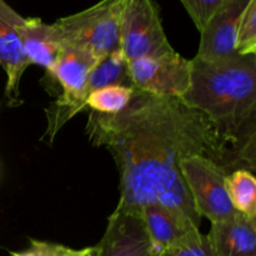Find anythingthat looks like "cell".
I'll return each mask as SVG.
<instances>
[{
  "label": "cell",
  "mask_w": 256,
  "mask_h": 256,
  "mask_svg": "<svg viewBox=\"0 0 256 256\" xmlns=\"http://www.w3.org/2000/svg\"><path fill=\"white\" fill-rule=\"evenodd\" d=\"M85 132L94 146L112 154L120 178L119 204L139 210L160 204L200 226L180 165L206 156L229 172L242 169L206 115L178 98H162L134 89L122 112H90Z\"/></svg>",
  "instance_id": "cell-1"
},
{
  "label": "cell",
  "mask_w": 256,
  "mask_h": 256,
  "mask_svg": "<svg viewBox=\"0 0 256 256\" xmlns=\"http://www.w3.org/2000/svg\"><path fill=\"white\" fill-rule=\"evenodd\" d=\"M182 100L206 115L242 169L255 172V55L215 62L192 59V85Z\"/></svg>",
  "instance_id": "cell-2"
},
{
  "label": "cell",
  "mask_w": 256,
  "mask_h": 256,
  "mask_svg": "<svg viewBox=\"0 0 256 256\" xmlns=\"http://www.w3.org/2000/svg\"><path fill=\"white\" fill-rule=\"evenodd\" d=\"M126 0H100L92 6L52 22L62 46L102 59L120 49V25Z\"/></svg>",
  "instance_id": "cell-3"
},
{
  "label": "cell",
  "mask_w": 256,
  "mask_h": 256,
  "mask_svg": "<svg viewBox=\"0 0 256 256\" xmlns=\"http://www.w3.org/2000/svg\"><path fill=\"white\" fill-rule=\"evenodd\" d=\"M100 60L84 50L62 46L52 75L62 88V94L45 110L48 119L45 140L52 142L69 120L85 110L88 80Z\"/></svg>",
  "instance_id": "cell-4"
},
{
  "label": "cell",
  "mask_w": 256,
  "mask_h": 256,
  "mask_svg": "<svg viewBox=\"0 0 256 256\" xmlns=\"http://www.w3.org/2000/svg\"><path fill=\"white\" fill-rule=\"evenodd\" d=\"M120 49L128 62L174 52L155 0H126L120 25Z\"/></svg>",
  "instance_id": "cell-5"
},
{
  "label": "cell",
  "mask_w": 256,
  "mask_h": 256,
  "mask_svg": "<svg viewBox=\"0 0 256 256\" xmlns=\"http://www.w3.org/2000/svg\"><path fill=\"white\" fill-rule=\"evenodd\" d=\"M180 169L200 219L215 222L238 214L228 195L229 172L225 168L206 156H192L184 160Z\"/></svg>",
  "instance_id": "cell-6"
},
{
  "label": "cell",
  "mask_w": 256,
  "mask_h": 256,
  "mask_svg": "<svg viewBox=\"0 0 256 256\" xmlns=\"http://www.w3.org/2000/svg\"><path fill=\"white\" fill-rule=\"evenodd\" d=\"M134 89L162 98L182 99L192 85V59L174 52L128 62Z\"/></svg>",
  "instance_id": "cell-7"
},
{
  "label": "cell",
  "mask_w": 256,
  "mask_h": 256,
  "mask_svg": "<svg viewBox=\"0 0 256 256\" xmlns=\"http://www.w3.org/2000/svg\"><path fill=\"white\" fill-rule=\"evenodd\" d=\"M92 249V256H160L148 235L139 210L119 202L108 218L104 235Z\"/></svg>",
  "instance_id": "cell-8"
},
{
  "label": "cell",
  "mask_w": 256,
  "mask_h": 256,
  "mask_svg": "<svg viewBox=\"0 0 256 256\" xmlns=\"http://www.w3.org/2000/svg\"><path fill=\"white\" fill-rule=\"evenodd\" d=\"M250 0H228L216 10L200 32V45L195 58L202 62H222L236 56L238 30L242 12Z\"/></svg>",
  "instance_id": "cell-9"
},
{
  "label": "cell",
  "mask_w": 256,
  "mask_h": 256,
  "mask_svg": "<svg viewBox=\"0 0 256 256\" xmlns=\"http://www.w3.org/2000/svg\"><path fill=\"white\" fill-rule=\"evenodd\" d=\"M24 18L5 0H0V66L6 75L5 98L9 106L20 104V82L30 66L19 36V25Z\"/></svg>",
  "instance_id": "cell-10"
},
{
  "label": "cell",
  "mask_w": 256,
  "mask_h": 256,
  "mask_svg": "<svg viewBox=\"0 0 256 256\" xmlns=\"http://www.w3.org/2000/svg\"><path fill=\"white\" fill-rule=\"evenodd\" d=\"M139 212L148 235L159 252L188 242L200 232L199 225L189 218L160 204L144 205Z\"/></svg>",
  "instance_id": "cell-11"
},
{
  "label": "cell",
  "mask_w": 256,
  "mask_h": 256,
  "mask_svg": "<svg viewBox=\"0 0 256 256\" xmlns=\"http://www.w3.org/2000/svg\"><path fill=\"white\" fill-rule=\"evenodd\" d=\"M19 36L29 64L42 66L48 78L54 80L55 65L62 49L54 24H46L40 18H24L19 25Z\"/></svg>",
  "instance_id": "cell-12"
},
{
  "label": "cell",
  "mask_w": 256,
  "mask_h": 256,
  "mask_svg": "<svg viewBox=\"0 0 256 256\" xmlns=\"http://www.w3.org/2000/svg\"><path fill=\"white\" fill-rule=\"evenodd\" d=\"M206 236L214 256H256V220L239 212L212 222Z\"/></svg>",
  "instance_id": "cell-13"
},
{
  "label": "cell",
  "mask_w": 256,
  "mask_h": 256,
  "mask_svg": "<svg viewBox=\"0 0 256 256\" xmlns=\"http://www.w3.org/2000/svg\"><path fill=\"white\" fill-rule=\"evenodd\" d=\"M110 85L132 88L128 72V60L122 49L110 52L95 65L88 80L86 92L89 95L94 90Z\"/></svg>",
  "instance_id": "cell-14"
},
{
  "label": "cell",
  "mask_w": 256,
  "mask_h": 256,
  "mask_svg": "<svg viewBox=\"0 0 256 256\" xmlns=\"http://www.w3.org/2000/svg\"><path fill=\"white\" fill-rule=\"evenodd\" d=\"M226 190L232 208L248 219L256 220V179L254 172L236 169L226 176Z\"/></svg>",
  "instance_id": "cell-15"
},
{
  "label": "cell",
  "mask_w": 256,
  "mask_h": 256,
  "mask_svg": "<svg viewBox=\"0 0 256 256\" xmlns=\"http://www.w3.org/2000/svg\"><path fill=\"white\" fill-rule=\"evenodd\" d=\"M134 94V88L124 85H110L100 88L88 95L86 108L90 112L105 115H115L122 112L129 105Z\"/></svg>",
  "instance_id": "cell-16"
},
{
  "label": "cell",
  "mask_w": 256,
  "mask_h": 256,
  "mask_svg": "<svg viewBox=\"0 0 256 256\" xmlns=\"http://www.w3.org/2000/svg\"><path fill=\"white\" fill-rule=\"evenodd\" d=\"M10 256H92V246L72 249L58 242L30 239L26 249L10 252Z\"/></svg>",
  "instance_id": "cell-17"
},
{
  "label": "cell",
  "mask_w": 256,
  "mask_h": 256,
  "mask_svg": "<svg viewBox=\"0 0 256 256\" xmlns=\"http://www.w3.org/2000/svg\"><path fill=\"white\" fill-rule=\"evenodd\" d=\"M238 54H256V0H250L249 5L242 12L238 30Z\"/></svg>",
  "instance_id": "cell-18"
},
{
  "label": "cell",
  "mask_w": 256,
  "mask_h": 256,
  "mask_svg": "<svg viewBox=\"0 0 256 256\" xmlns=\"http://www.w3.org/2000/svg\"><path fill=\"white\" fill-rule=\"evenodd\" d=\"M180 2L200 32L210 18L228 0H180Z\"/></svg>",
  "instance_id": "cell-19"
},
{
  "label": "cell",
  "mask_w": 256,
  "mask_h": 256,
  "mask_svg": "<svg viewBox=\"0 0 256 256\" xmlns=\"http://www.w3.org/2000/svg\"><path fill=\"white\" fill-rule=\"evenodd\" d=\"M160 256H214V252L206 235L199 232L188 242L165 249Z\"/></svg>",
  "instance_id": "cell-20"
}]
</instances>
